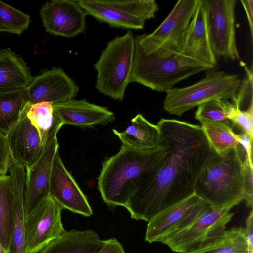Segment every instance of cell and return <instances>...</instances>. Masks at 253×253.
Wrapping results in <instances>:
<instances>
[{
    "mask_svg": "<svg viewBox=\"0 0 253 253\" xmlns=\"http://www.w3.org/2000/svg\"><path fill=\"white\" fill-rule=\"evenodd\" d=\"M157 125L160 144L167 151L164 163L150 180L134 192L125 207L132 218L148 222L194 194L203 167L217 154L199 125L165 119Z\"/></svg>",
    "mask_w": 253,
    "mask_h": 253,
    "instance_id": "obj_1",
    "label": "cell"
},
{
    "mask_svg": "<svg viewBox=\"0 0 253 253\" xmlns=\"http://www.w3.org/2000/svg\"><path fill=\"white\" fill-rule=\"evenodd\" d=\"M166 154L161 144L158 148L146 150L121 145L117 154L102 163L98 188L103 201L110 207H126L133 192L161 168Z\"/></svg>",
    "mask_w": 253,
    "mask_h": 253,
    "instance_id": "obj_2",
    "label": "cell"
},
{
    "mask_svg": "<svg viewBox=\"0 0 253 253\" xmlns=\"http://www.w3.org/2000/svg\"><path fill=\"white\" fill-rule=\"evenodd\" d=\"M244 159L236 148L217 154L203 167L195 193L215 208L239 204L243 200Z\"/></svg>",
    "mask_w": 253,
    "mask_h": 253,
    "instance_id": "obj_3",
    "label": "cell"
},
{
    "mask_svg": "<svg viewBox=\"0 0 253 253\" xmlns=\"http://www.w3.org/2000/svg\"><path fill=\"white\" fill-rule=\"evenodd\" d=\"M234 207L215 208L202 200L160 242L179 253L198 250L213 242L225 230L234 215L230 212Z\"/></svg>",
    "mask_w": 253,
    "mask_h": 253,
    "instance_id": "obj_4",
    "label": "cell"
},
{
    "mask_svg": "<svg viewBox=\"0 0 253 253\" xmlns=\"http://www.w3.org/2000/svg\"><path fill=\"white\" fill-rule=\"evenodd\" d=\"M214 67L179 53L160 56L144 52L135 42L130 82L158 92H167L178 82Z\"/></svg>",
    "mask_w": 253,
    "mask_h": 253,
    "instance_id": "obj_5",
    "label": "cell"
},
{
    "mask_svg": "<svg viewBox=\"0 0 253 253\" xmlns=\"http://www.w3.org/2000/svg\"><path fill=\"white\" fill-rule=\"evenodd\" d=\"M237 75L209 70L196 83L184 87H173L166 92L164 109L170 115L181 116L201 104L214 99H231L234 102L241 83Z\"/></svg>",
    "mask_w": 253,
    "mask_h": 253,
    "instance_id": "obj_6",
    "label": "cell"
},
{
    "mask_svg": "<svg viewBox=\"0 0 253 253\" xmlns=\"http://www.w3.org/2000/svg\"><path fill=\"white\" fill-rule=\"evenodd\" d=\"M135 51V38L131 30L107 43L94 65L97 71L95 88L103 94L122 101L130 83Z\"/></svg>",
    "mask_w": 253,
    "mask_h": 253,
    "instance_id": "obj_7",
    "label": "cell"
},
{
    "mask_svg": "<svg viewBox=\"0 0 253 253\" xmlns=\"http://www.w3.org/2000/svg\"><path fill=\"white\" fill-rule=\"evenodd\" d=\"M198 0H178L167 17L154 32L136 36L135 42L147 53L160 56L180 53Z\"/></svg>",
    "mask_w": 253,
    "mask_h": 253,
    "instance_id": "obj_8",
    "label": "cell"
},
{
    "mask_svg": "<svg viewBox=\"0 0 253 253\" xmlns=\"http://www.w3.org/2000/svg\"><path fill=\"white\" fill-rule=\"evenodd\" d=\"M79 5L98 21L110 26L140 30L145 22L155 17L159 6L155 0H81Z\"/></svg>",
    "mask_w": 253,
    "mask_h": 253,
    "instance_id": "obj_9",
    "label": "cell"
},
{
    "mask_svg": "<svg viewBox=\"0 0 253 253\" xmlns=\"http://www.w3.org/2000/svg\"><path fill=\"white\" fill-rule=\"evenodd\" d=\"M211 50L217 59L238 60L235 38L236 0H204Z\"/></svg>",
    "mask_w": 253,
    "mask_h": 253,
    "instance_id": "obj_10",
    "label": "cell"
},
{
    "mask_svg": "<svg viewBox=\"0 0 253 253\" xmlns=\"http://www.w3.org/2000/svg\"><path fill=\"white\" fill-rule=\"evenodd\" d=\"M62 209L49 194L25 216L24 253H38L65 230Z\"/></svg>",
    "mask_w": 253,
    "mask_h": 253,
    "instance_id": "obj_11",
    "label": "cell"
},
{
    "mask_svg": "<svg viewBox=\"0 0 253 253\" xmlns=\"http://www.w3.org/2000/svg\"><path fill=\"white\" fill-rule=\"evenodd\" d=\"M40 14L45 31L65 38L76 37L85 30V11L78 0H53L44 4Z\"/></svg>",
    "mask_w": 253,
    "mask_h": 253,
    "instance_id": "obj_12",
    "label": "cell"
},
{
    "mask_svg": "<svg viewBox=\"0 0 253 253\" xmlns=\"http://www.w3.org/2000/svg\"><path fill=\"white\" fill-rule=\"evenodd\" d=\"M49 194L63 209L89 216L92 209L73 176L64 166L58 151L54 158L50 178Z\"/></svg>",
    "mask_w": 253,
    "mask_h": 253,
    "instance_id": "obj_13",
    "label": "cell"
},
{
    "mask_svg": "<svg viewBox=\"0 0 253 253\" xmlns=\"http://www.w3.org/2000/svg\"><path fill=\"white\" fill-rule=\"evenodd\" d=\"M58 147L57 137H55L45 145L38 161L25 168V216L49 194L51 171L54 157L58 151Z\"/></svg>",
    "mask_w": 253,
    "mask_h": 253,
    "instance_id": "obj_14",
    "label": "cell"
},
{
    "mask_svg": "<svg viewBox=\"0 0 253 253\" xmlns=\"http://www.w3.org/2000/svg\"><path fill=\"white\" fill-rule=\"evenodd\" d=\"M29 105L48 102L56 104L73 99L79 88L60 67H53L34 78L28 87Z\"/></svg>",
    "mask_w": 253,
    "mask_h": 253,
    "instance_id": "obj_15",
    "label": "cell"
},
{
    "mask_svg": "<svg viewBox=\"0 0 253 253\" xmlns=\"http://www.w3.org/2000/svg\"><path fill=\"white\" fill-rule=\"evenodd\" d=\"M26 111L6 134L12 162L25 168L38 161L45 147L38 130L27 118Z\"/></svg>",
    "mask_w": 253,
    "mask_h": 253,
    "instance_id": "obj_16",
    "label": "cell"
},
{
    "mask_svg": "<svg viewBox=\"0 0 253 253\" xmlns=\"http://www.w3.org/2000/svg\"><path fill=\"white\" fill-rule=\"evenodd\" d=\"M52 105L54 113L63 125L91 127L97 125H106L116 118L107 108L90 103L85 99H71Z\"/></svg>",
    "mask_w": 253,
    "mask_h": 253,
    "instance_id": "obj_17",
    "label": "cell"
},
{
    "mask_svg": "<svg viewBox=\"0 0 253 253\" xmlns=\"http://www.w3.org/2000/svg\"><path fill=\"white\" fill-rule=\"evenodd\" d=\"M180 53L214 67L217 60L211 50L204 0H199L186 32Z\"/></svg>",
    "mask_w": 253,
    "mask_h": 253,
    "instance_id": "obj_18",
    "label": "cell"
},
{
    "mask_svg": "<svg viewBox=\"0 0 253 253\" xmlns=\"http://www.w3.org/2000/svg\"><path fill=\"white\" fill-rule=\"evenodd\" d=\"M202 200L194 193L157 214L148 221L145 240L150 243L160 242Z\"/></svg>",
    "mask_w": 253,
    "mask_h": 253,
    "instance_id": "obj_19",
    "label": "cell"
},
{
    "mask_svg": "<svg viewBox=\"0 0 253 253\" xmlns=\"http://www.w3.org/2000/svg\"><path fill=\"white\" fill-rule=\"evenodd\" d=\"M34 78L24 60L10 48L0 50V93L27 88Z\"/></svg>",
    "mask_w": 253,
    "mask_h": 253,
    "instance_id": "obj_20",
    "label": "cell"
},
{
    "mask_svg": "<svg viewBox=\"0 0 253 253\" xmlns=\"http://www.w3.org/2000/svg\"><path fill=\"white\" fill-rule=\"evenodd\" d=\"M15 204V220L7 253H24V198L26 181L24 167L12 162L9 168Z\"/></svg>",
    "mask_w": 253,
    "mask_h": 253,
    "instance_id": "obj_21",
    "label": "cell"
},
{
    "mask_svg": "<svg viewBox=\"0 0 253 253\" xmlns=\"http://www.w3.org/2000/svg\"><path fill=\"white\" fill-rule=\"evenodd\" d=\"M103 242L92 230H65L39 253H97Z\"/></svg>",
    "mask_w": 253,
    "mask_h": 253,
    "instance_id": "obj_22",
    "label": "cell"
},
{
    "mask_svg": "<svg viewBox=\"0 0 253 253\" xmlns=\"http://www.w3.org/2000/svg\"><path fill=\"white\" fill-rule=\"evenodd\" d=\"M126 147L146 150L160 147V133L157 125L151 124L141 114H137L126 129L119 132L113 129Z\"/></svg>",
    "mask_w": 253,
    "mask_h": 253,
    "instance_id": "obj_23",
    "label": "cell"
},
{
    "mask_svg": "<svg viewBox=\"0 0 253 253\" xmlns=\"http://www.w3.org/2000/svg\"><path fill=\"white\" fill-rule=\"evenodd\" d=\"M26 116L38 130L44 146L56 135L63 126L60 119L54 112L52 103L39 102L28 106Z\"/></svg>",
    "mask_w": 253,
    "mask_h": 253,
    "instance_id": "obj_24",
    "label": "cell"
},
{
    "mask_svg": "<svg viewBox=\"0 0 253 253\" xmlns=\"http://www.w3.org/2000/svg\"><path fill=\"white\" fill-rule=\"evenodd\" d=\"M14 198L10 175L0 176V242L9 250L14 225Z\"/></svg>",
    "mask_w": 253,
    "mask_h": 253,
    "instance_id": "obj_25",
    "label": "cell"
},
{
    "mask_svg": "<svg viewBox=\"0 0 253 253\" xmlns=\"http://www.w3.org/2000/svg\"><path fill=\"white\" fill-rule=\"evenodd\" d=\"M28 105V88L0 93V131L6 134L19 120Z\"/></svg>",
    "mask_w": 253,
    "mask_h": 253,
    "instance_id": "obj_26",
    "label": "cell"
},
{
    "mask_svg": "<svg viewBox=\"0 0 253 253\" xmlns=\"http://www.w3.org/2000/svg\"><path fill=\"white\" fill-rule=\"evenodd\" d=\"M189 253H253L245 228L234 227L225 230L213 242Z\"/></svg>",
    "mask_w": 253,
    "mask_h": 253,
    "instance_id": "obj_27",
    "label": "cell"
},
{
    "mask_svg": "<svg viewBox=\"0 0 253 253\" xmlns=\"http://www.w3.org/2000/svg\"><path fill=\"white\" fill-rule=\"evenodd\" d=\"M200 123L209 142L217 154L237 148L239 143L229 120Z\"/></svg>",
    "mask_w": 253,
    "mask_h": 253,
    "instance_id": "obj_28",
    "label": "cell"
},
{
    "mask_svg": "<svg viewBox=\"0 0 253 253\" xmlns=\"http://www.w3.org/2000/svg\"><path fill=\"white\" fill-rule=\"evenodd\" d=\"M29 15L0 1V32L21 35L29 26Z\"/></svg>",
    "mask_w": 253,
    "mask_h": 253,
    "instance_id": "obj_29",
    "label": "cell"
},
{
    "mask_svg": "<svg viewBox=\"0 0 253 253\" xmlns=\"http://www.w3.org/2000/svg\"><path fill=\"white\" fill-rule=\"evenodd\" d=\"M231 102L228 100L214 99L198 106L195 119L202 122H216L228 120Z\"/></svg>",
    "mask_w": 253,
    "mask_h": 253,
    "instance_id": "obj_30",
    "label": "cell"
},
{
    "mask_svg": "<svg viewBox=\"0 0 253 253\" xmlns=\"http://www.w3.org/2000/svg\"><path fill=\"white\" fill-rule=\"evenodd\" d=\"M228 119L233 129L236 128L240 131L238 134L246 133L253 136V107L242 111L231 102Z\"/></svg>",
    "mask_w": 253,
    "mask_h": 253,
    "instance_id": "obj_31",
    "label": "cell"
},
{
    "mask_svg": "<svg viewBox=\"0 0 253 253\" xmlns=\"http://www.w3.org/2000/svg\"><path fill=\"white\" fill-rule=\"evenodd\" d=\"M244 187L243 200L248 207H252L253 204V168L250 166L247 156L243 160Z\"/></svg>",
    "mask_w": 253,
    "mask_h": 253,
    "instance_id": "obj_32",
    "label": "cell"
},
{
    "mask_svg": "<svg viewBox=\"0 0 253 253\" xmlns=\"http://www.w3.org/2000/svg\"><path fill=\"white\" fill-rule=\"evenodd\" d=\"M12 162L6 135L0 131V176L5 175Z\"/></svg>",
    "mask_w": 253,
    "mask_h": 253,
    "instance_id": "obj_33",
    "label": "cell"
},
{
    "mask_svg": "<svg viewBox=\"0 0 253 253\" xmlns=\"http://www.w3.org/2000/svg\"><path fill=\"white\" fill-rule=\"evenodd\" d=\"M235 137L238 142L245 149L247 157L252 168L253 166V151H252V145L253 141V136H252L248 134H236Z\"/></svg>",
    "mask_w": 253,
    "mask_h": 253,
    "instance_id": "obj_34",
    "label": "cell"
},
{
    "mask_svg": "<svg viewBox=\"0 0 253 253\" xmlns=\"http://www.w3.org/2000/svg\"><path fill=\"white\" fill-rule=\"evenodd\" d=\"M97 253H125L122 245L115 238L103 240L102 246Z\"/></svg>",
    "mask_w": 253,
    "mask_h": 253,
    "instance_id": "obj_35",
    "label": "cell"
},
{
    "mask_svg": "<svg viewBox=\"0 0 253 253\" xmlns=\"http://www.w3.org/2000/svg\"><path fill=\"white\" fill-rule=\"evenodd\" d=\"M241 3L245 10L248 19L252 41L253 39V0H241Z\"/></svg>",
    "mask_w": 253,
    "mask_h": 253,
    "instance_id": "obj_36",
    "label": "cell"
},
{
    "mask_svg": "<svg viewBox=\"0 0 253 253\" xmlns=\"http://www.w3.org/2000/svg\"><path fill=\"white\" fill-rule=\"evenodd\" d=\"M245 232L250 245L253 248V212L251 211L246 219Z\"/></svg>",
    "mask_w": 253,
    "mask_h": 253,
    "instance_id": "obj_37",
    "label": "cell"
},
{
    "mask_svg": "<svg viewBox=\"0 0 253 253\" xmlns=\"http://www.w3.org/2000/svg\"><path fill=\"white\" fill-rule=\"evenodd\" d=\"M0 253H7L1 243L0 242Z\"/></svg>",
    "mask_w": 253,
    "mask_h": 253,
    "instance_id": "obj_38",
    "label": "cell"
}]
</instances>
